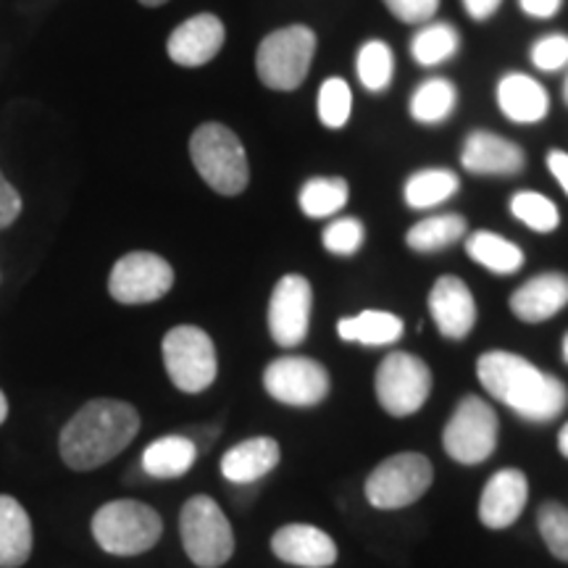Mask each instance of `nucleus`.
<instances>
[{
	"mask_svg": "<svg viewBox=\"0 0 568 568\" xmlns=\"http://www.w3.org/2000/svg\"><path fill=\"white\" fill-rule=\"evenodd\" d=\"M301 209L311 219H326L347 203V182L339 176H316L301 190Z\"/></svg>",
	"mask_w": 568,
	"mask_h": 568,
	"instance_id": "obj_30",
	"label": "nucleus"
},
{
	"mask_svg": "<svg viewBox=\"0 0 568 568\" xmlns=\"http://www.w3.org/2000/svg\"><path fill=\"white\" fill-rule=\"evenodd\" d=\"M503 0H464V9L468 11V17H474L477 21H485L493 17V13L500 9Z\"/></svg>",
	"mask_w": 568,
	"mask_h": 568,
	"instance_id": "obj_41",
	"label": "nucleus"
},
{
	"mask_svg": "<svg viewBox=\"0 0 568 568\" xmlns=\"http://www.w3.org/2000/svg\"><path fill=\"white\" fill-rule=\"evenodd\" d=\"M32 521L11 495H0V568H21L32 556Z\"/></svg>",
	"mask_w": 568,
	"mask_h": 568,
	"instance_id": "obj_22",
	"label": "nucleus"
},
{
	"mask_svg": "<svg viewBox=\"0 0 568 568\" xmlns=\"http://www.w3.org/2000/svg\"><path fill=\"white\" fill-rule=\"evenodd\" d=\"M385 6L395 19L406 21V24H422L435 17L439 0H385Z\"/></svg>",
	"mask_w": 568,
	"mask_h": 568,
	"instance_id": "obj_37",
	"label": "nucleus"
},
{
	"mask_svg": "<svg viewBox=\"0 0 568 568\" xmlns=\"http://www.w3.org/2000/svg\"><path fill=\"white\" fill-rule=\"evenodd\" d=\"M197 458V447L193 439L172 435L155 439L142 453V468L153 479H180L190 471Z\"/></svg>",
	"mask_w": 568,
	"mask_h": 568,
	"instance_id": "obj_23",
	"label": "nucleus"
},
{
	"mask_svg": "<svg viewBox=\"0 0 568 568\" xmlns=\"http://www.w3.org/2000/svg\"><path fill=\"white\" fill-rule=\"evenodd\" d=\"M466 253L495 274H514L524 266L521 247L495 232H474L466 243Z\"/></svg>",
	"mask_w": 568,
	"mask_h": 568,
	"instance_id": "obj_25",
	"label": "nucleus"
},
{
	"mask_svg": "<svg viewBox=\"0 0 568 568\" xmlns=\"http://www.w3.org/2000/svg\"><path fill=\"white\" fill-rule=\"evenodd\" d=\"M180 535L187 558L197 568H219L232 558L234 531L224 510L209 495H195L180 514Z\"/></svg>",
	"mask_w": 568,
	"mask_h": 568,
	"instance_id": "obj_5",
	"label": "nucleus"
},
{
	"mask_svg": "<svg viewBox=\"0 0 568 568\" xmlns=\"http://www.w3.org/2000/svg\"><path fill=\"white\" fill-rule=\"evenodd\" d=\"M558 447H560V453H564V456L568 458V424L564 426V429H560V435H558Z\"/></svg>",
	"mask_w": 568,
	"mask_h": 568,
	"instance_id": "obj_42",
	"label": "nucleus"
},
{
	"mask_svg": "<svg viewBox=\"0 0 568 568\" xmlns=\"http://www.w3.org/2000/svg\"><path fill=\"white\" fill-rule=\"evenodd\" d=\"M316 53V34L295 24L268 34L255 53V71L272 90H295L308 77Z\"/></svg>",
	"mask_w": 568,
	"mask_h": 568,
	"instance_id": "obj_6",
	"label": "nucleus"
},
{
	"mask_svg": "<svg viewBox=\"0 0 568 568\" xmlns=\"http://www.w3.org/2000/svg\"><path fill=\"white\" fill-rule=\"evenodd\" d=\"M337 332L345 343L382 347L400 339L403 322L395 314H387V311H364V314L353 318H343L337 324Z\"/></svg>",
	"mask_w": 568,
	"mask_h": 568,
	"instance_id": "obj_24",
	"label": "nucleus"
},
{
	"mask_svg": "<svg viewBox=\"0 0 568 568\" xmlns=\"http://www.w3.org/2000/svg\"><path fill=\"white\" fill-rule=\"evenodd\" d=\"M264 387L284 406L308 408L322 403L329 393V374L314 358L287 355V358H276L274 364L266 366Z\"/></svg>",
	"mask_w": 568,
	"mask_h": 568,
	"instance_id": "obj_12",
	"label": "nucleus"
},
{
	"mask_svg": "<svg viewBox=\"0 0 568 568\" xmlns=\"http://www.w3.org/2000/svg\"><path fill=\"white\" fill-rule=\"evenodd\" d=\"M568 305V276L560 272L539 274L510 295V311L527 324L548 322Z\"/></svg>",
	"mask_w": 568,
	"mask_h": 568,
	"instance_id": "obj_18",
	"label": "nucleus"
},
{
	"mask_svg": "<svg viewBox=\"0 0 568 568\" xmlns=\"http://www.w3.org/2000/svg\"><path fill=\"white\" fill-rule=\"evenodd\" d=\"M6 418H9V400H6L3 389H0V424H3Z\"/></svg>",
	"mask_w": 568,
	"mask_h": 568,
	"instance_id": "obj_43",
	"label": "nucleus"
},
{
	"mask_svg": "<svg viewBox=\"0 0 568 568\" xmlns=\"http://www.w3.org/2000/svg\"><path fill=\"white\" fill-rule=\"evenodd\" d=\"M458 32L445 21H435V24H426L424 30L416 32L414 42H410V55L422 67H437V63L453 59L458 53Z\"/></svg>",
	"mask_w": 568,
	"mask_h": 568,
	"instance_id": "obj_29",
	"label": "nucleus"
},
{
	"mask_svg": "<svg viewBox=\"0 0 568 568\" xmlns=\"http://www.w3.org/2000/svg\"><path fill=\"white\" fill-rule=\"evenodd\" d=\"M460 163L471 174L508 176L521 172L524 163H527V155H524L516 142L500 138V134L474 132L468 134L464 153H460Z\"/></svg>",
	"mask_w": 568,
	"mask_h": 568,
	"instance_id": "obj_19",
	"label": "nucleus"
},
{
	"mask_svg": "<svg viewBox=\"0 0 568 568\" xmlns=\"http://www.w3.org/2000/svg\"><path fill=\"white\" fill-rule=\"evenodd\" d=\"M445 453L458 464L474 466L487 460L497 447V414L487 400L468 395L445 426Z\"/></svg>",
	"mask_w": 568,
	"mask_h": 568,
	"instance_id": "obj_9",
	"label": "nucleus"
},
{
	"mask_svg": "<svg viewBox=\"0 0 568 568\" xmlns=\"http://www.w3.org/2000/svg\"><path fill=\"white\" fill-rule=\"evenodd\" d=\"M560 6H564V0H521L524 13H529V17H535V19L556 17V13L560 11Z\"/></svg>",
	"mask_w": 568,
	"mask_h": 568,
	"instance_id": "obj_39",
	"label": "nucleus"
},
{
	"mask_svg": "<svg viewBox=\"0 0 568 568\" xmlns=\"http://www.w3.org/2000/svg\"><path fill=\"white\" fill-rule=\"evenodd\" d=\"M395 71V59L389 45L382 40L366 42L358 51V80L368 92H382L389 88Z\"/></svg>",
	"mask_w": 568,
	"mask_h": 568,
	"instance_id": "obj_31",
	"label": "nucleus"
},
{
	"mask_svg": "<svg viewBox=\"0 0 568 568\" xmlns=\"http://www.w3.org/2000/svg\"><path fill=\"white\" fill-rule=\"evenodd\" d=\"M429 311L439 335L450 339L466 337L477 322V303H474L471 290L458 276H439L432 287Z\"/></svg>",
	"mask_w": 568,
	"mask_h": 568,
	"instance_id": "obj_15",
	"label": "nucleus"
},
{
	"mask_svg": "<svg viewBox=\"0 0 568 568\" xmlns=\"http://www.w3.org/2000/svg\"><path fill=\"white\" fill-rule=\"evenodd\" d=\"M174 287V268L155 253L134 251L116 261L109 276V293L116 303L142 305L161 301Z\"/></svg>",
	"mask_w": 568,
	"mask_h": 568,
	"instance_id": "obj_11",
	"label": "nucleus"
},
{
	"mask_svg": "<svg viewBox=\"0 0 568 568\" xmlns=\"http://www.w3.org/2000/svg\"><path fill=\"white\" fill-rule=\"evenodd\" d=\"M280 445L272 437H251L224 453L222 474L234 485H251L264 479L280 464Z\"/></svg>",
	"mask_w": 568,
	"mask_h": 568,
	"instance_id": "obj_21",
	"label": "nucleus"
},
{
	"mask_svg": "<svg viewBox=\"0 0 568 568\" xmlns=\"http://www.w3.org/2000/svg\"><path fill=\"white\" fill-rule=\"evenodd\" d=\"M464 234L466 219L458 216V213H443V216H429L410 226L406 243L418 253H435L439 247L458 243Z\"/></svg>",
	"mask_w": 568,
	"mask_h": 568,
	"instance_id": "obj_28",
	"label": "nucleus"
},
{
	"mask_svg": "<svg viewBox=\"0 0 568 568\" xmlns=\"http://www.w3.org/2000/svg\"><path fill=\"white\" fill-rule=\"evenodd\" d=\"M481 387L495 400L506 403L510 410L527 422H552L564 414L568 389L558 376L539 372L535 364L516 353L493 351L485 353L477 364Z\"/></svg>",
	"mask_w": 568,
	"mask_h": 568,
	"instance_id": "obj_2",
	"label": "nucleus"
},
{
	"mask_svg": "<svg viewBox=\"0 0 568 568\" xmlns=\"http://www.w3.org/2000/svg\"><path fill=\"white\" fill-rule=\"evenodd\" d=\"M364 245V224L358 219H337L324 230V247L335 255H353Z\"/></svg>",
	"mask_w": 568,
	"mask_h": 568,
	"instance_id": "obj_35",
	"label": "nucleus"
},
{
	"mask_svg": "<svg viewBox=\"0 0 568 568\" xmlns=\"http://www.w3.org/2000/svg\"><path fill=\"white\" fill-rule=\"evenodd\" d=\"M140 432V414L130 403L95 397L63 424L59 453L71 471H92L126 450Z\"/></svg>",
	"mask_w": 568,
	"mask_h": 568,
	"instance_id": "obj_1",
	"label": "nucleus"
},
{
	"mask_svg": "<svg viewBox=\"0 0 568 568\" xmlns=\"http://www.w3.org/2000/svg\"><path fill=\"white\" fill-rule=\"evenodd\" d=\"M456 103V84L450 80H443V77H435V80H426L416 88L414 98H410V116L418 124H439L450 116Z\"/></svg>",
	"mask_w": 568,
	"mask_h": 568,
	"instance_id": "obj_26",
	"label": "nucleus"
},
{
	"mask_svg": "<svg viewBox=\"0 0 568 568\" xmlns=\"http://www.w3.org/2000/svg\"><path fill=\"white\" fill-rule=\"evenodd\" d=\"M314 293L301 274H287L276 282L268 303V332L282 347H297L308 335Z\"/></svg>",
	"mask_w": 568,
	"mask_h": 568,
	"instance_id": "obj_13",
	"label": "nucleus"
},
{
	"mask_svg": "<svg viewBox=\"0 0 568 568\" xmlns=\"http://www.w3.org/2000/svg\"><path fill=\"white\" fill-rule=\"evenodd\" d=\"M564 361L568 364V332H566V337H564Z\"/></svg>",
	"mask_w": 568,
	"mask_h": 568,
	"instance_id": "obj_45",
	"label": "nucleus"
},
{
	"mask_svg": "<svg viewBox=\"0 0 568 568\" xmlns=\"http://www.w3.org/2000/svg\"><path fill=\"white\" fill-rule=\"evenodd\" d=\"M163 366L176 389L187 395L203 393L213 385L219 372L213 339L201 326H174L163 337Z\"/></svg>",
	"mask_w": 568,
	"mask_h": 568,
	"instance_id": "obj_7",
	"label": "nucleus"
},
{
	"mask_svg": "<svg viewBox=\"0 0 568 568\" xmlns=\"http://www.w3.org/2000/svg\"><path fill=\"white\" fill-rule=\"evenodd\" d=\"M163 535L159 510L140 500H111L92 516V537L111 556H140L155 548Z\"/></svg>",
	"mask_w": 568,
	"mask_h": 568,
	"instance_id": "obj_4",
	"label": "nucleus"
},
{
	"mask_svg": "<svg viewBox=\"0 0 568 568\" xmlns=\"http://www.w3.org/2000/svg\"><path fill=\"white\" fill-rule=\"evenodd\" d=\"M21 213V195L13 184L0 174V230L11 226Z\"/></svg>",
	"mask_w": 568,
	"mask_h": 568,
	"instance_id": "obj_38",
	"label": "nucleus"
},
{
	"mask_svg": "<svg viewBox=\"0 0 568 568\" xmlns=\"http://www.w3.org/2000/svg\"><path fill=\"white\" fill-rule=\"evenodd\" d=\"M353 111V92L347 88L345 80L332 77L318 90V119L329 126V130H339L347 124Z\"/></svg>",
	"mask_w": 568,
	"mask_h": 568,
	"instance_id": "obj_33",
	"label": "nucleus"
},
{
	"mask_svg": "<svg viewBox=\"0 0 568 568\" xmlns=\"http://www.w3.org/2000/svg\"><path fill=\"white\" fill-rule=\"evenodd\" d=\"M274 556L290 566L326 568L337 560V545L326 531L311 524H287L272 539Z\"/></svg>",
	"mask_w": 568,
	"mask_h": 568,
	"instance_id": "obj_16",
	"label": "nucleus"
},
{
	"mask_svg": "<svg viewBox=\"0 0 568 568\" xmlns=\"http://www.w3.org/2000/svg\"><path fill=\"white\" fill-rule=\"evenodd\" d=\"M564 101L568 105V77H566V82H564Z\"/></svg>",
	"mask_w": 568,
	"mask_h": 568,
	"instance_id": "obj_46",
	"label": "nucleus"
},
{
	"mask_svg": "<svg viewBox=\"0 0 568 568\" xmlns=\"http://www.w3.org/2000/svg\"><path fill=\"white\" fill-rule=\"evenodd\" d=\"M458 187V176L447 172V169H424V172H416L406 182V203L416 211L435 209L447 197L456 195Z\"/></svg>",
	"mask_w": 568,
	"mask_h": 568,
	"instance_id": "obj_27",
	"label": "nucleus"
},
{
	"mask_svg": "<svg viewBox=\"0 0 568 568\" xmlns=\"http://www.w3.org/2000/svg\"><path fill=\"white\" fill-rule=\"evenodd\" d=\"M531 61L542 71H558L568 67V38L566 34H548L531 48Z\"/></svg>",
	"mask_w": 568,
	"mask_h": 568,
	"instance_id": "obj_36",
	"label": "nucleus"
},
{
	"mask_svg": "<svg viewBox=\"0 0 568 568\" xmlns=\"http://www.w3.org/2000/svg\"><path fill=\"white\" fill-rule=\"evenodd\" d=\"M190 159L203 182L219 195H240L251 180L243 142L224 124L209 122L197 126L190 138Z\"/></svg>",
	"mask_w": 568,
	"mask_h": 568,
	"instance_id": "obj_3",
	"label": "nucleus"
},
{
	"mask_svg": "<svg viewBox=\"0 0 568 568\" xmlns=\"http://www.w3.org/2000/svg\"><path fill=\"white\" fill-rule=\"evenodd\" d=\"M537 527L552 556L568 564V508L560 503H545L537 514Z\"/></svg>",
	"mask_w": 568,
	"mask_h": 568,
	"instance_id": "obj_34",
	"label": "nucleus"
},
{
	"mask_svg": "<svg viewBox=\"0 0 568 568\" xmlns=\"http://www.w3.org/2000/svg\"><path fill=\"white\" fill-rule=\"evenodd\" d=\"M497 105L516 124H537L548 116L550 98L542 84L527 74H506L497 84Z\"/></svg>",
	"mask_w": 568,
	"mask_h": 568,
	"instance_id": "obj_20",
	"label": "nucleus"
},
{
	"mask_svg": "<svg viewBox=\"0 0 568 568\" xmlns=\"http://www.w3.org/2000/svg\"><path fill=\"white\" fill-rule=\"evenodd\" d=\"M432 479H435V471L422 453H400V456L382 460L368 474L366 497L379 510L406 508L432 487Z\"/></svg>",
	"mask_w": 568,
	"mask_h": 568,
	"instance_id": "obj_8",
	"label": "nucleus"
},
{
	"mask_svg": "<svg viewBox=\"0 0 568 568\" xmlns=\"http://www.w3.org/2000/svg\"><path fill=\"white\" fill-rule=\"evenodd\" d=\"M224 24L213 13H197L182 21L176 30L169 34L166 53L169 59L180 67H203L213 55L222 51L224 45Z\"/></svg>",
	"mask_w": 568,
	"mask_h": 568,
	"instance_id": "obj_14",
	"label": "nucleus"
},
{
	"mask_svg": "<svg viewBox=\"0 0 568 568\" xmlns=\"http://www.w3.org/2000/svg\"><path fill=\"white\" fill-rule=\"evenodd\" d=\"M510 213L535 232H552L560 224L556 203L539 193H516L510 201Z\"/></svg>",
	"mask_w": 568,
	"mask_h": 568,
	"instance_id": "obj_32",
	"label": "nucleus"
},
{
	"mask_svg": "<svg viewBox=\"0 0 568 568\" xmlns=\"http://www.w3.org/2000/svg\"><path fill=\"white\" fill-rule=\"evenodd\" d=\"M432 393V372L414 353H389L376 368V397L389 416H410Z\"/></svg>",
	"mask_w": 568,
	"mask_h": 568,
	"instance_id": "obj_10",
	"label": "nucleus"
},
{
	"mask_svg": "<svg viewBox=\"0 0 568 568\" xmlns=\"http://www.w3.org/2000/svg\"><path fill=\"white\" fill-rule=\"evenodd\" d=\"M548 169H550V174L560 182L564 193L568 195V153L550 151L548 153Z\"/></svg>",
	"mask_w": 568,
	"mask_h": 568,
	"instance_id": "obj_40",
	"label": "nucleus"
},
{
	"mask_svg": "<svg viewBox=\"0 0 568 568\" xmlns=\"http://www.w3.org/2000/svg\"><path fill=\"white\" fill-rule=\"evenodd\" d=\"M529 485L527 477L516 468H503L487 481L479 500V518L489 529H506L521 516L527 506Z\"/></svg>",
	"mask_w": 568,
	"mask_h": 568,
	"instance_id": "obj_17",
	"label": "nucleus"
},
{
	"mask_svg": "<svg viewBox=\"0 0 568 568\" xmlns=\"http://www.w3.org/2000/svg\"><path fill=\"white\" fill-rule=\"evenodd\" d=\"M142 6H148V9H155V6H163V3H169V0H140Z\"/></svg>",
	"mask_w": 568,
	"mask_h": 568,
	"instance_id": "obj_44",
	"label": "nucleus"
}]
</instances>
